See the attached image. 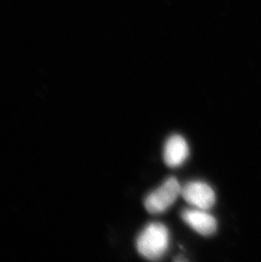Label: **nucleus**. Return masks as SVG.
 <instances>
[{
    "label": "nucleus",
    "instance_id": "423d86ee",
    "mask_svg": "<svg viewBox=\"0 0 261 262\" xmlns=\"http://www.w3.org/2000/svg\"><path fill=\"white\" fill-rule=\"evenodd\" d=\"M176 260H177V261H185V260H186L185 258H177V259H176Z\"/></svg>",
    "mask_w": 261,
    "mask_h": 262
},
{
    "label": "nucleus",
    "instance_id": "f03ea898",
    "mask_svg": "<svg viewBox=\"0 0 261 262\" xmlns=\"http://www.w3.org/2000/svg\"><path fill=\"white\" fill-rule=\"evenodd\" d=\"M180 184L177 178H170L146 197L144 201L146 210L151 214H159L167 210L181 194Z\"/></svg>",
    "mask_w": 261,
    "mask_h": 262
},
{
    "label": "nucleus",
    "instance_id": "7ed1b4c3",
    "mask_svg": "<svg viewBox=\"0 0 261 262\" xmlns=\"http://www.w3.org/2000/svg\"><path fill=\"white\" fill-rule=\"evenodd\" d=\"M181 194L187 203L201 210H208L215 202V194L211 187L200 181L185 184L182 188Z\"/></svg>",
    "mask_w": 261,
    "mask_h": 262
},
{
    "label": "nucleus",
    "instance_id": "20e7f679",
    "mask_svg": "<svg viewBox=\"0 0 261 262\" xmlns=\"http://www.w3.org/2000/svg\"><path fill=\"white\" fill-rule=\"evenodd\" d=\"M182 218L187 225L203 236L214 234L217 229L215 218L205 212V210H184Z\"/></svg>",
    "mask_w": 261,
    "mask_h": 262
},
{
    "label": "nucleus",
    "instance_id": "39448f33",
    "mask_svg": "<svg viewBox=\"0 0 261 262\" xmlns=\"http://www.w3.org/2000/svg\"><path fill=\"white\" fill-rule=\"evenodd\" d=\"M189 148L184 138L173 135L168 139L164 148V161L169 167H178L187 160Z\"/></svg>",
    "mask_w": 261,
    "mask_h": 262
},
{
    "label": "nucleus",
    "instance_id": "f257e3e1",
    "mask_svg": "<svg viewBox=\"0 0 261 262\" xmlns=\"http://www.w3.org/2000/svg\"><path fill=\"white\" fill-rule=\"evenodd\" d=\"M170 241L169 231L164 224L153 223L148 224L138 235L137 249L140 255L148 260H159L165 255Z\"/></svg>",
    "mask_w": 261,
    "mask_h": 262
}]
</instances>
